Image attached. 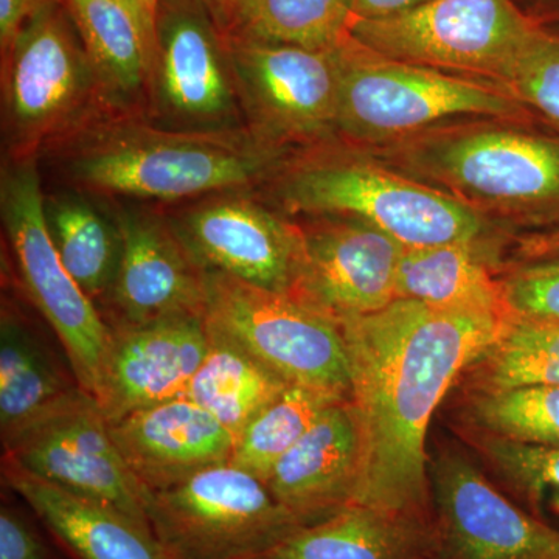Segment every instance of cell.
I'll return each mask as SVG.
<instances>
[{
  "label": "cell",
  "mask_w": 559,
  "mask_h": 559,
  "mask_svg": "<svg viewBox=\"0 0 559 559\" xmlns=\"http://www.w3.org/2000/svg\"><path fill=\"white\" fill-rule=\"evenodd\" d=\"M510 319L396 299L374 314L340 323L362 439L355 503L432 524L430 421Z\"/></svg>",
  "instance_id": "obj_1"
},
{
  "label": "cell",
  "mask_w": 559,
  "mask_h": 559,
  "mask_svg": "<svg viewBox=\"0 0 559 559\" xmlns=\"http://www.w3.org/2000/svg\"><path fill=\"white\" fill-rule=\"evenodd\" d=\"M249 128L165 130L139 116L106 112L47 150L70 190L102 198L180 202L267 186L294 156Z\"/></svg>",
  "instance_id": "obj_2"
},
{
  "label": "cell",
  "mask_w": 559,
  "mask_h": 559,
  "mask_svg": "<svg viewBox=\"0 0 559 559\" xmlns=\"http://www.w3.org/2000/svg\"><path fill=\"white\" fill-rule=\"evenodd\" d=\"M264 187L271 201L290 215L362 221L404 249L480 242L487 230L477 209L455 194L334 142L294 154Z\"/></svg>",
  "instance_id": "obj_3"
},
{
  "label": "cell",
  "mask_w": 559,
  "mask_h": 559,
  "mask_svg": "<svg viewBox=\"0 0 559 559\" xmlns=\"http://www.w3.org/2000/svg\"><path fill=\"white\" fill-rule=\"evenodd\" d=\"M112 112L64 0L39 10L2 55L5 159L39 157Z\"/></svg>",
  "instance_id": "obj_4"
},
{
  "label": "cell",
  "mask_w": 559,
  "mask_h": 559,
  "mask_svg": "<svg viewBox=\"0 0 559 559\" xmlns=\"http://www.w3.org/2000/svg\"><path fill=\"white\" fill-rule=\"evenodd\" d=\"M340 68L337 138L392 143L455 117L518 119L522 103L507 87L390 60L345 35L333 47Z\"/></svg>",
  "instance_id": "obj_5"
},
{
  "label": "cell",
  "mask_w": 559,
  "mask_h": 559,
  "mask_svg": "<svg viewBox=\"0 0 559 559\" xmlns=\"http://www.w3.org/2000/svg\"><path fill=\"white\" fill-rule=\"evenodd\" d=\"M44 198L38 157L3 160L0 215L22 286L60 340L81 388L95 400L110 329L62 263L47 227Z\"/></svg>",
  "instance_id": "obj_6"
},
{
  "label": "cell",
  "mask_w": 559,
  "mask_h": 559,
  "mask_svg": "<svg viewBox=\"0 0 559 559\" xmlns=\"http://www.w3.org/2000/svg\"><path fill=\"white\" fill-rule=\"evenodd\" d=\"M204 320L289 385L352 401L340 323L296 297L205 270Z\"/></svg>",
  "instance_id": "obj_7"
},
{
  "label": "cell",
  "mask_w": 559,
  "mask_h": 559,
  "mask_svg": "<svg viewBox=\"0 0 559 559\" xmlns=\"http://www.w3.org/2000/svg\"><path fill=\"white\" fill-rule=\"evenodd\" d=\"M146 511L170 559H259L304 525L263 480L230 462L146 492Z\"/></svg>",
  "instance_id": "obj_8"
},
{
  "label": "cell",
  "mask_w": 559,
  "mask_h": 559,
  "mask_svg": "<svg viewBox=\"0 0 559 559\" xmlns=\"http://www.w3.org/2000/svg\"><path fill=\"white\" fill-rule=\"evenodd\" d=\"M536 32L511 0H429L348 28L360 46L390 60L468 73L507 90Z\"/></svg>",
  "instance_id": "obj_9"
},
{
  "label": "cell",
  "mask_w": 559,
  "mask_h": 559,
  "mask_svg": "<svg viewBox=\"0 0 559 559\" xmlns=\"http://www.w3.org/2000/svg\"><path fill=\"white\" fill-rule=\"evenodd\" d=\"M395 159L454 191L500 209L559 202V142L511 128L444 130L396 142Z\"/></svg>",
  "instance_id": "obj_10"
},
{
  "label": "cell",
  "mask_w": 559,
  "mask_h": 559,
  "mask_svg": "<svg viewBox=\"0 0 559 559\" xmlns=\"http://www.w3.org/2000/svg\"><path fill=\"white\" fill-rule=\"evenodd\" d=\"M143 119L183 132L248 128L229 44L201 0H160Z\"/></svg>",
  "instance_id": "obj_11"
},
{
  "label": "cell",
  "mask_w": 559,
  "mask_h": 559,
  "mask_svg": "<svg viewBox=\"0 0 559 559\" xmlns=\"http://www.w3.org/2000/svg\"><path fill=\"white\" fill-rule=\"evenodd\" d=\"M246 127L294 150L337 139L340 68L333 49L226 35Z\"/></svg>",
  "instance_id": "obj_12"
},
{
  "label": "cell",
  "mask_w": 559,
  "mask_h": 559,
  "mask_svg": "<svg viewBox=\"0 0 559 559\" xmlns=\"http://www.w3.org/2000/svg\"><path fill=\"white\" fill-rule=\"evenodd\" d=\"M437 559H559V532L536 520L454 444L429 452Z\"/></svg>",
  "instance_id": "obj_13"
},
{
  "label": "cell",
  "mask_w": 559,
  "mask_h": 559,
  "mask_svg": "<svg viewBox=\"0 0 559 559\" xmlns=\"http://www.w3.org/2000/svg\"><path fill=\"white\" fill-rule=\"evenodd\" d=\"M36 476L100 500L151 528L146 491L121 457L97 401L83 392L3 444ZM153 530V528H151Z\"/></svg>",
  "instance_id": "obj_14"
},
{
  "label": "cell",
  "mask_w": 559,
  "mask_h": 559,
  "mask_svg": "<svg viewBox=\"0 0 559 559\" xmlns=\"http://www.w3.org/2000/svg\"><path fill=\"white\" fill-rule=\"evenodd\" d=\"M168 218L204 270L293 294L301 253L300 224L274 212L255 191L202 198Z\"/></svg>",
  "instance_id": "obj_15"
},
{
  "label": "cell",
  "mask_w": 559,
  "mask_h": 559,
  "mask_svg": "<svg viewBox=\"0 0 559 559\" xmlns=\"http://www.w3.org/2000/svg\"><path fill=\"white\" fill-rule=\"evenodd\" d=\"M301 253L293 294L334 322L364 318L396 300L404 248L353 218L322 216L300 224Z\"/></svg>",
  "instance_id": "obj_16"
},
{
  "label": "cell",
  "mask_w": 559,
  "mask_h": 559,
  "mask_svg": "<svg viewBox=\"0 0 559 559\" xmlns=\"http://www.w3.org/2000/svg\"><path fill=\"white\" fill-rule=\"evenodd\" d=\"M120 260L108 296L109 326L204 316L205 270L168 215L117 205Z\"/></svg>",
  "instance_id": "obj_17"
},
{
  "label": "cell",
  "mask_w": 559,
  "mask_h": 559,
  "mask_svg": "<svg viewBox=\"0 0 559 559\" xmlns=\"http://www.w3.org/2000/svg\"><path fill=\"white\" fill-rule=\"evenodd\" d=\"M109 329L108 355L95 399L108 425L146 407L186 399L207 355L204 316H176Z\"/></svg>",
  "instance_id": "obj_18"
},
{
  "label": "cell",
  "mask_w": 559,
  "mask_h": 559,
  "mask_svg": "<svg viewBox=\"0 0 559 559\" xmlns=\"http://www.w3.org/2000/svg\"><path fill=\"white\" fill-rule=\"evenodd\" d=\"M128 468L146 492L175 487L201 471L229 463L234 436L189 399L134 412L109 425Z\"/></svg>",
  "instance_id": "obj_19"
},
{
  "label": "cell",
  "mask_w": 559,
  "mask_h": 559,
  "mask_svg": "<svg viewBox=\"0 0 559 559\" xmlns=\"http://www.w3.org/2000/svg\"><path fill=\"white\" fill-rule=\"evenodd\" d=\"M362 439L352 401L331 406L267 477L272 496L301 524L326 520L355 503Z\"/></svg>",
  "instance_id": "obj_20"
},
{
  "label": "cell",
  "mask_w": 559,
  "mask_h": 559,
  "mask_svg": "<svg viewBox=\"0 0 559 559\" xmlns=\"http://www.w3.org/2000/svg\"><path fill=\"white\" fill-rule=\"evenodd\" d=\"M2 479L70 559H170L146 525L100 500L51 484L5 455Z\"/></svg>",
  "instance_id": "obj_21"
},
{
  "label": "cell",
  "mask_w": 559,
  "mask_h": 559,
  "mask_svg": "<svg viewBox=\"0 0 559 559\" xmlns=\"http://www.w3.org/2000/svg\"><path fill=\"white\" fill-rule=\"evenodd\" d=\"M259 559H437L433 524L352 503L300 525Z\"/></svg>",
  "instance_id": "obj_22"
},
{
  "label": "cell",
  "mask_w": 559,
  "mask_h": 559,
  "mask_svg": "<svg viewBox=\"0 0 559 559\" xmlns=\"http://www.w3.org/2000/svg\"><path fill=\"white\" fill-rule=\"evenodd\" d=\"M109 109L145 116L154 44L120 0H64Z\"/></svg>",
  "instance_id": "obj_23"
},
{
  "label": "cell",
  "mask_w": 559,
  "mask_h": 559,
  "mask_svg": "<svg viewBox=\"0 0 559 559\" xmlns=\"http://www.w3.org/2000/svg\"><path fill=\"white\" fill-rule=\"evenodd\" d=\"M72 371L62 369L17 312L3 305L0 319V433L2 444L81 393Z\"/></svg>",
  "instance_id": "obj_24"
},
{
  "label": "cell",
  "mask_w": 559,
  "mask_h": 559,
  "mask_svg": "<svg viewBox=\"0 0 559 559\" xmlns=\"http://www.w3.org/2000/svg\"><path fill=\"white\" fill-rule=\"evenodd\" d=\"M480 242H450L404 249L396 275V299L447 310L510 316L502 282L480 255Z\"/></svg>",
  "instance_id": "obj_25"
},
{
  "label": "cell",
  "mask_w": 559,
  "mask_h": 559,
  "mask_svg": "<svg viewBox=\"0 0 559 559\" xmlns=\"http://www.w3.org/2000/svg\"><path fill=\"white\" fill-rule=\"evenodd\" d=\"M207 355L191 380L186 399L213 415L234 439L272 401L289 388L229 337L210 329Z\"/></svg>",
  "instance_id": "obj_26"
},
{
  "label": "cell",
  "mask_w": 559,
  "mask_h": 559,
  "mask_svg": "<svg viewBox=\"0 0 559 559\" xmlns=\"http://www.w3.org/2000/svg\"><path fill=\"white\" fill-rule=\"evenodd\" d=\"M44 213L51 240L62 263L94 304H106L120 260V231L80 191L44 198Z\"/></svg>",
  "instance_id": "obj_27"
},
{
  "label": "cell",
  "mask_w": 559,
  "mask_h": 559,
  "mask_svg": "<svg viewBox=\"0 0 559 559\" xmlns=\"http://www.w3.org/2000/svg\"><path fill=\"white\" fill-rule=\"evenodd\" d=\"M463 390L558 388L559 325L511 318L498 341L463 371Z\"/></svg>",
  "instance_id": "obj_28"
},
{
  "label": "cell",
  "mask_w": 559,
  "mask_h": 559,
  "mask_svg": "<svg viewBox=\"0 0 559 559\" xmlns=\"http://www.w3.org/2000/svg\"><path fill=\"white\" fill-rule=\"evenodd\" d=\"M459 432L514 502L559 532V448L500 439L462 426Z\"/></svg>",
  "instance_id": "obj_29"
},
{
  "label": "cell",
  "mask_w": 559,
  "mask_h": 559,
  "mask_svg": "<svg viewBox=\"0 0 559 559\" xmlns=\"http://www.w3.org/2000/svg\"><path fill=\"white\" fill-rule=\"evenodd\" d=\"M352 24V0H238L227 35L329 50Z\"/></svg>",
  "instance_id": "obj_30"
},
{
  "label": "cell",
  "mask_w": 559,
  "mask_h": 559,
  "mask_svg": "<svg viewBox=\"0 0 559 559\" xmlns=\"http://www.w3.org/2000/svg\"><path fill=\"white\" fill-rule=\"evenodd\" d=\"M340 396L320 390L289 385L257 415L235 440L230 463L266 481L283 455L316 425Z\"/></svg>",
  "instance_id": "obj_31"
},
{
  "label": "cell",
  "mask_w": 559,
  "mask_h": 559,
  "mask_svg": "<svg viewBox=\"0 0 559 559\" xmlns=\"http://www.w3.org/2000/svg\"><path fill=\"white\" fill-rule=\"evenodd\" d=\"M459 419L462 428L500 439L559 448V385L498 392L463 390Z\"/></svg>",
  "instance_id": "obj_32"
},
{
  "label": "cell",
  "mask_w": 559,
  "mask_h": 559,
  "mask_svg": "<svg viewBox=\"0 0 559 559\" xmlns=\"http://www.w3.org/2000/svg\"><path fill=\"white\" fill-rule=\"evenodd\" d=\"M509 91L559 127V39L536 32L514 68Z\"/></svg>",
  "instance_id": "obj_33"
},
{
  "label": "cell",
  "mask_w": 559,
  "mask_h": 559,
  "mask_svg": "<svg viewBox=\"0 0 559 559\" xmlns=\"http://www.w3.org/2000/svg\"><path fill=\"white\" fill-rule=\"evenodd\" d=\"M500 282L511 318L559 325V255L524 264Z\"/></svg>",
  "instance_id": "obj_34"
},
{
  "label": "cell",
  "mask_w": 559,
  "mask_h": 559,
  "mask_svg": "<svg viewBox=\"0 0 559 559\" xmlns=\"http://www.w3.org/2000/svg\"><path fill=\"white\" fill-rule=\"evenodd\" d=\"M0 559H61L17 507L0 509Z\"/></svg>",
  "instance_id": "obj_35"
},
{
  "label": "cell",
  "mask_w": 559,
  "mask_h": 559,
  "mask_svg": "<svg viewBox=\"0 0 559 559\" xmlns=\"http://www.w3.org/2000/svg\"><path fill=\"white\" fill-rule=\"evenodd\" d=\"M60 0H0V51L5 55L24 25L50 3Z\"/></svg>",
  "instance_id": "obj_36"
},
{
  "label": "cell",
  "mask_w": 559,
  "mask_h": 559,
  "mask_svg": "<svg viewBox=\"0 0 559 559\" xmlns=\"http://www.w3.org/2000/svg\"><path fill=\"white\" fill-rule=\"evenodd\" d=\"M426 2L429 0H352V21L384 20Z\"/></svg>",
  "instance_id": "obj_37"
},
{
  "label": "cell",
  "mask_w": 559,
  "mask_h": 559,
  "mask_svg": "<svg viewBox=\"0 0 559 559\" xmlns=\"http://www.w3.org/2000/svg\"><path fill=\"white\" fill-rule=\"evenodd\" d=\"M135 14L151 43L156 44L157 14L160 0H120Z\"/></svg>",
  "instance_id": "obj_38"
},
{
  "label": "cell",
  "mask_w": 559,
  "mask_h": 559,
  "mask_svg": "<svg viewBox=\"0 0 559 559\" xmlns=\"http://www.w3.org/2000/svg\"><path fill=\"white\" fill-rule=\"evenodd\" d=\"M207 9L210 16L218 25L224 35L229 33L231 22H234L235 10H237L238 0H201Z\"/></svg>",
  "instance_id": "obj_39"
}]
</instances>
